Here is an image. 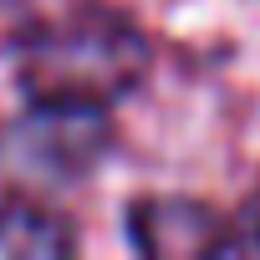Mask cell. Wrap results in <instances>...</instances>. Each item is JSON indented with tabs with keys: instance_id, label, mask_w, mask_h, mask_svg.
<instances>
[{
	"instance_id": "1",
	"label": "cell",
	"mask_w": 260,
	"mask_h": 260,
	"mask_svg": "<svg viewBox=\"0 0 260 260\" xmlns=\"http://www.w3.org/2000/svg\"><path fill=\"white\" fill-rule=\"evenodd\" d=\"M16 87L41 107L107 112L153 72V41L122 11H77L31 21L16 41Z\"/></svg>"
},
{
	"instance_id": "2",
	"label": "cell",
	"mask_w": 260,
	"mask_h": 260,
	"mask_svg": "<svg viewBox=\"0 0 260 260\" xmlns=\"http://www.w3.org/2000/svg\"><path fill=\"white\" fill-rule=\"evenodd\" d=\"M112 148V122L107 112L92 107H41L31 102V112L21 122L6 127L0 138V158L11 174L36 179V184H82Z\"/></svg>"
},
{
	"instance_id": "3",
	"label": "cell",
	"mask_w": 260,
	"mask_h": 260,
	"mask_svg": "<svg viewBox=\"0 0 260 260\" xmlns=\"http://www.w3.org/2000/svg\"><path fill=\"white\" fill-rule=\"evenodd\" d=\"M127 245L148 260H204V255H235L230 219L194 194H138L122 214Z\"/></svg>"
},
{
	"instance_id": "4",
	"label": "cell",
	"mask_w": 260,
	"mask_h": 260,
	"mask_svg": "<svg viewBox=\"0 0 260 260\" xmlns=\"http://www.w3.org/2000/svg\"><path fill=\"white\" fill-rule=\"evenodd\" d=\"M77 250V230L67 214L36 199H0V255L6 260H61Z\"/></svg>"
},
{
	"instance_id": "5",
	"label": "cell",
	"mask_w": 260,
	"mask_h": 260,
	"mask_svg": "<svg viewBox=\"0 0 260 260\" xmlns=\"http://www.w3.org/2000/svg\"><path fill=\"white\" fill-rule=\"evenodd\" d=\"M230 230H235V255H260V184L245 194V204L235 209Z\"/></svg>"
},
{
	"instance_id": "6",
	"label": "cell",
	"mask_w": 260,
	"mask_h": 260,
	"mask_svg": "<svg viewBox=\"0 0 260 260\" xmlns=\"http://www.w3.org/2000/svg\"><path fill=\"white\" fill-rule=\"evenodd\" d=\"M26 26H31V6H26V0H0V56L16 51V41L26 36Z\"/></svg>"
}]
</instances>
